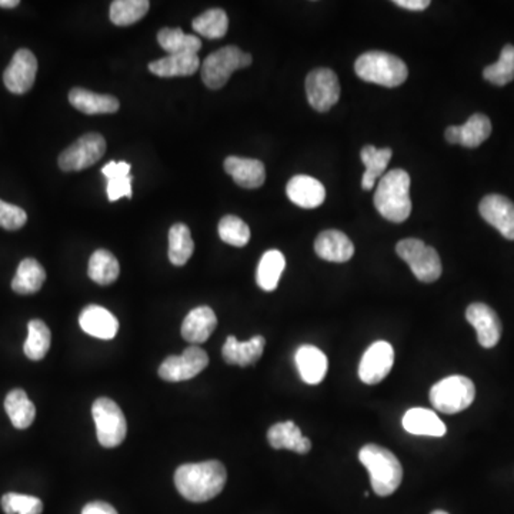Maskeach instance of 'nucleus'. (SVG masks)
<instances>
[{"label":"nucleus","mask_w":514,"mask_h":514,"mask_svg":"<svg viewBox=\"0 0 514 514\" xmlns=\"http://www.w3.org/2000/svg\"><path fill=\"white\" fill-rule=\"evenodd\" d=\"M228 482L225 466L218 460L180 466L175 473L177 492L193 503L212 500Z\"/></svg>","instance_id":"f257e3e1"},{"label":"nucleus","mask_w":514,"mask_h":514,"mask_svg":"<svg viewBox=\"0 0 514 514\" xmlns=\"http://www.w3.org/2000/svg\"><path fill=\"white\" fill-rule=\"evenodd\" d=\"M375 208L386 220L402 223L412 213L411 177L403 169H393L379 180Z\"/></svg>","instance_id":"f03ea898"},{"label":"nucleus","mask_w":514,"mask_h":514,"mask_svg":"<svg viewBox=\"0 0 514 514\" xmlns=\"http://www.w3.org/2000/svg\"><path fill=\"white\" fill-rule=\"evenodd\" d=\"M359 460L370 475L373 492L381 498L393 495L403 480V467L391 450L366 444L359 452Z\"/></svg>","instance_id":"7ed1b4c3"},{"label":"nucleus","mask_w":514,"mask_h":514,"mask_svg":"<svg viewBox=\"0 0 514 514\" xmlns=\"http://www.w3.org/2000/svg\"><path fill=\"white\" fill-rule=\"evenodd\" d=\"M356 75L361 80L384 86L397 88L406 81L409 70L406 63L397 56L380 50H371L361 55L355 63Z\"/></svg>","instance_id":"20e7f679"},{"label":"nucleus","mask_w":514,"mask_h":514,"mask_svg":"<svg viewBox=\"0 0 514 514\" xmlns=\"http://www.w3.org/2000/svg\"><path fill=\"white\" fill-rule=\"evenodd\" d=\"M252 56L236 46H226L210 53L202 63V80L209 89L218 91L230 79L231 73L252 65Z\"/></svg>","instance_id":"39448f33"},{"label":"nucleus","mask_w":514,"mask_h":514,"mask_svg":"<svg viewBox=\"0 0 514 514\" xmlns=\"http://www.w3.org/2000/svg\"><path fill=\"white\" fill-rule=\"evenodd\" d=\"M475 383L465 376H450L430 389V403L437 412L455 414L475 402Z\"/></svg>","instance_id":"423d86ee"},{"label":"nucleus","mask_w":514,"mask_h":514,"mask_svg":"<svg viewBox=\"0 0 514 514\" xmlns=\"http://www.w3.org/2000/svg\"><path fill=\"white\" fill-rule=\"evenodd\" d=\"M396 252L403 259L414 276L423 284H434L442 276V261L436 249L430 248L419 239L399 241Z\"/></svg>","instance_id":"0eeeda50"},{"label":"nucleus","mask_w":514,"mask_h":514,"mask_svg":"<svg viewBox=\"0 0 514 514\" xmlns=\"http://www.w3.org/2000/svg\"><path fill=\"white\" fill-rule=\"evenodd\" d=\"M91 413L95 419L96 434L102 446L112 449L124 442L127 434L126 419L116 402L108 397H101L93 403Z\"/></svg>","instance_id":"6e6552de"},{"label":"nucleus","mask_w":514,"mask_h":514,"mask_svg":"<svg viewBox=\"0 0 514 514\" xmlns=\"http://www.w3.org/2000/svg\"><path fill=\"white\" fill-rule=\"evenodd\" d=\"M104 152H106L104 137L91 132L76 140L72 146L63 150L59 156V167L63 172L88 169L103 157Z\"/></svg>","instance_id":"1a4fd4ad"},{"label":"nucleus","mask_w":514,"mask_h":514,"mask_svg":"<svg viewBox=\"0 0 514 514\" xmlns=\"http://www.w3.org/2000/svg\"><path fill=\"white\" fill-rule=\"evenodd\" d=\"M209 365L208 353L198 346L186 348L182 356H170L163 361L159 369V376L163 380L177 381L190 380L202 373Z\"/></svg>","instance_id":"9d476101"},{"label":"nucleus","mask_w":514,"mask_h":514,"mask_svg":"<svg viewBox=\"0 0 514 514\" xmlns=\"http://www.w3.org/2000/svg\"><path fill=\"white\" fill-rule=\"evenodd\" d=\"M306 95L315 111H330L340 98V83L336 73L326 68L310 72L306 78Z\"/></svg>","instance_id":"9b49d317"},{"label":"nucleus","mask_w":514,"mask_h":514,"mask_svg":"<svg viewBox=\"0 0 514 514\" xmlns=\"http://www.w3.org/2000/svg\"><path fill=\"white\" fill-rule=\"evenodd\" d=\"M393 346L388 342H376L366 350L359 365V378L366 384H378L388 378L393 368Z\"/></svg>","instance_id":"f8f14e48"},{"label":"nucleus","mask_w":514,"mask_h":514,"mask_svg":"<svg viewBox=\"0 0 514 514\" xmlns=\"http://www.w3.org/2000/svg\"><path fill=\"white\" fill-rule=\"evenodd\" d=\"M37 73V56L30 50L19 49L4 73L5 86L15 95H25L32 89Z\"/></svg>","instance_id":"ddd939ff"},{"label":"nucleus","mask_w":514,"mask_h":514,"mask_svg":"<svg viewBox=\"0 0 514 514\" xmlns=\"http://www.w3.org/2000/svg\"><path fill=\"white\" fill-rule=\"evenodd\" d=\"M466 319L477 333V340L485 348H492L498 345L501 337V322L498 313L485 303H473L466 310Z\"/></svg>","instance_id":"4468645a"},{"label":"nucleus","mask_w":514,"mask_h":514,"mask_svg":"<svg viewBox=\"0 0 514 514\" xmlns=\"http://www.w3.org/2000/svg\"><path fill=\"white\" fill-rule=\"evenodd\" d=\"M478 212L503 238L514 241V203L501 195H488L478 205Z\"/></svg>","instance_id":"2eb2a0df"},{"label":"nucleus","mask_w":514,"mask_h":514,"mask_svg":"<svg viewBox=\"0 0 514 514\" xmlns=\"http://www.w3.org/2000/svg\"><path fill=\"white\" fill-rule=\"evenodd\" d=\"M490 134H492V122L482 113L473 114L463 126H449L444 132V137L449 144L462 145L469 149L480 146Z\"/></svg>","instance_id":"dca6fc26"},{"label":"nucleus","mask_w":514,"mask_h":514,"mask_svg":"<svg viewBox=\"0 0 514 514\" xmlns=\"http://www.w3.org/2000/svg\"><path fill=\"white\" fill-rule=\"evenodd\" d=\"M81 330L102 340H111L118 335L119 322L116 317L104 307L91 305L81 310L79 316Z\"/></svg>","instance_id":"f3484780"},{"label":"nucleus","mask_w":514,"mask_h":514,"mask_svg":"<svg viewBox=\"0 0 514 514\" xmlns=\"http://www.w3.org/2000/svg\"><path fill=\"white\" fill-rule=\"evenodd\" d=\"M315 251L323 261L345 263L355 254V244L342 231L326 230L317 236Z\"/></svg>","instance_id":"a211bd4d"},{"label":"nucleus","mask_w":514,"mask_h":514,"mask_svg":"<svg viewBox=\"0 0 514 514\" xmlns=\"http://www.w3.org/2000/svg\"><path fill=\"white\" fill-rule=\"evenodd\" d=\"M287 196L294 205L303 209H316L326 198L325 186L312 177L297 175L287 183Z\"/></svg>","instance_id":"6ab92c4d"},{"label":"nucleus","mask_w":514,"mask_h":514,"mask_svg":"<svg viewBox=\"0 0 514 514\" xmlns=\"http://www.w3.org/2000/svg\"><path fill=\"white\" fill-rule=\"evenodd\" d=\"M264 340L263 336H254L248 342H239L235 336H229L225 345L221 348V356L225 359L228 365L246 366L254 365L263 355Z\"/></svg>","instance_id":"aec40b11"},{"label":"nucleus","mask_w":514,"mask_h":514,"mask_svg":"<svg viewBox=\"0 0 514 514\" xmlns=\"http://www.w3.org/2000/svg\"><path fill=\"white\" fill-rule=\"evenodd\" d=\"M218 326V317L209 306H198L186 316L182 325V336L186 342L193 345L205 343Z\"/></svg>","instance_id":"412c9836"},{"label":"nucleus","mask_w":514,"mask_h":514,"mask_svg":"<svg viewBox=\"0 0 514 514\" xmlns=\"http://www.w3.org/2000/svg\"><path fill=\"white\" fill-rule=\"evenodd\" d=\"M225 170L233 177L236 185L244 189H257L266 180V169L261 160L229 156L225 160Z\"/></svg>","instance_id":"4be33fe9"},{"label":"nucleus","mask_w":514,"mask_h":514,"mask_svg":"<svg viewBox=\"0 0 514 514\" xmlns=\"http://www.w3.org/2000/svg\"><path fill=\"white\" fill-rule=\"evenodd\" d=\"M294 361L300 378L305 383L319 384L326 378L329 363L320 348L312 345L300 346L294 356Z\"/></svg>","instance_id":"5701e85b"},{"label":"nucleus","mask_w":514,"mask_h":514,"mask_svg":"<svg viewBox=\"0 0 514 514\" xmlns=\"http://www.w3.org/2000/svg\"><path fill=\"white\" fill-rule=\"evenodd\" d=\"M267 440L276 450H292V452L306 455L312 449V442L303 436L299 427L294 422H284L272 426L267 432Z\"/></svg>","instance_id":"b1692460"},{"label":"nucleus","mask_w":514,"mask_h":514,"mask_svg":"<svg viewBox=\"0 0 514 514\" xmlns=\"http://www.w3.org/2000/svg\"><path fill=\"white\" fill-rule=\"evenodd\" d=\"M73 108L86 114H109L119 111L118 99L111 95H98L86 89L75 88L69 93Z\"/></svg>","instance_id":"393cba45"},{"label":"nucleus","mask_w":514,"mask_h":514,"mask_svg":"<svg viewBox=\"0 0 514 514\" xmlns=\"http://www.w3.org/2000/svg\"><path fill=\"white\" fill-rule=\"evenodd\" d=\"M404 430L417 436L442 437L446 434V426L434 411L416 407L407 412L403 417Z\"/></svg>","instance_id":"a878e982"},{"label":"nucleus","mask_w":514,"mask_h":514,"mask_svg":"<svg viewBox=\"0 0 514 514\" xmlns=\"http://www.w3.org/2000/svg\"><path fill=\"white\" fill-rule=\"evenodd\" d=\"M202 63L198 55H167L166 58L150 63L149 70L159 78L192 76Z\"/></svg>","instance_id":"bb28decb"},{"label":"nucleus","mask_w":514,"mask_h":514,"mask_svg":"<svg viewBox=\"0 0 514 514\" xmlns=\"http://www.w3.org/2000/svg\"><path fill=\"white\" fill-rule=\"evenodd\" d=\"M360 157L366 167L365 175L361 177V187L363 190H371L388 169L391 149H378L369 145L361 149Z\"/></svg>","instance_id":"cd10ccee"},{"label":"nucleus","mask_w":514,"mask_h":514,"mask_svg":"<svg viewBox=\"0 0 514 514\" xmlns=\"http://www.w3.org/2000/svg\"><path fill=\"white\" fill-rule=\"evenodd\" d=\"M46 280V272L42 264L27 257L25 261L20 262L17 267L16 274L12 280V289L17 294H37L42 289Z\"/></svg>","instance_id":"c85d7f7f"},{"label":"nucleus","mask_w":514,"mask_h":514,"mask_svg":"<svg viewBox=\"0 0 514 514\" xmlns=\"http://www.w3.org/2000/svg\"><path fill=\"white\" fill-rule=\"evenodd\" d=\"M5 411L12 424L19 430L30 427L37 417V407L29 401L27 391L22 389H15L7 394Z\"/></svg>","instance_id":"c756f323"},{"label":"nucleus","mask_w":514,"mask_h":514,"mask_svg":"<svg viewBox=\"0 0 514 514\" xmlns=\"http://www.w3.org/2000/svg\"><path fill=\"white\" fill-rule=\"evenodd\" d=\"M108 179V198L111 202L119 198H132L131 165L126 162H109L102 169Z\"/></svg>","instance_id":"7c9ffc66"},{"label":"nucleus","mask_w":514,"mask_h":514,"mask_svg":"<svg viewBox=\"0 0 514 514\" xmlns=\"http://www.w3.org/2000/svg\"><path fill=\"white\" fill-rule=\"evenodd\" d=\"M284 267H286V259L282 252L267 251L257 266L256 280L259 287L264 292L276 290Z\"/></svg>","instance_id":"2f4dec72"},{"label":"nucleus","mask_w":514,"mask_h":514,"mask_svg":"<svg viewBox=\"0 0 514 514\" xmlns=\"http://www.w3.org/2000/svg\"><path fill=\"white\" fill-rule=\"evenodd\" d=\"M121 273V266L113 254L104 249H99L91 254L89 261L88 274L93 282L102 286L114 284Z\"/></svg>","instance_id":"473e14b6"},{"label":"nucleus","mask_w":514,"mask_h":514,"mask_svg":"<svg viewBox=\"0 0 514 514\" xmlns=\"http://www.w3.org/2000/svg\"><path fill=\"white\" fill-rule=\"evenodd\" d=\"M157 40L169 55H198L202 40L193 35H186L182 29L165 27L157 33Z\"/></svg>","instance_id":"72a5a7b5"},{"label":"nucleus","mask_w":514,"mask_h":514,"mask_svg":"<svg viewBox=\"0 0 514 514\" xmlns=\"http://www.w3.org/2000/svg\"><path fill=\"white\" fill-rule=\"evenodd\" d=\"M195 252L190 229L185 223H177L169 230V261L175 266H183L189 262Z\"/></svg>","instance_id":"f704fd0d"},{"label":"nucleus","mask_w":514,"mask_h":514,"mask_svg":"<svg viewBox=\"0 0 514 514\" xmlns=\"http://www.w3.org/2000/svg\"><path fill=\"white\" fill-rule=\"evenodd\" d=\"M27 330H29V335H27L25 348H23L25 355L33 361L42 360L49 352L52 333L46 323L39 319L30 320Z\"/></svg>","instance_id":"c9c22d12"},{"label":"nucleus","mask_w":514,"mask_h":514,"mask_svg":"<svg viewBox=\"0 0 514 514\" xmlns=\"http://www.w3.org/2000/svg\"><path fill=\"white\" fill-rule=\"evenodd\" d=\"M192 27L206 39H221L228 33L229 17L223 9L206 10L193 20Z\"/></svg>","instance_id":"e433bc0d"},{"label":"nucleus","mask_w":514,"mask_h":514,"mask_svg":"<svg viewBox=\"0 0 514 514\" xmlns=\"http://www.w3.org/2000/svg\"><path fill=\"white\" fill-rule=\"evenodd\" d=\"M147 0H116L111 5V20L116 27H131L149 12Z\"/></svg>","instance_id":"4c0bfd02"},{"label":"nucleus","mask_w":514,"mask_h":514,"mask_svg":"<svg viewBox=\"0 0 514 514\" xmlns=\"http://www.w3.org/2000/svg\"><path fill=\"white\" fill-rule=\"evenodd\" d=\"M483 78L496 86H505L514 79V46L506 45L501 49L498 62L483 70Z\"/></svg>","instance_id":"58836bf2"},{"label":"nucleus","mask_w":514,"mask_h":514,"mask_svg":"<svg viewBox=\"0 0 514 514\" xmlns=\"http://www.w3.org/2000/svg\"><path fill=\"white\" fill-rule=\"evenodd\" d=\"M219 236L230 246L243 248L251 241V229L238 216L228 215L219 223Z\"/></svg>","instance_id":"ea45409f"},{"label":"nucleus","mask_w":514,"mask_h":514,"mask_svg":"<svg viewBox=\"0 0 514 514\" xmlns=\"http://www.w3.org/2000/svg\"><path fill=\"white\" fill-rule=\"evenodd\" d=\"M2 509L6 514H42L43 503L33 496L7 493L2 498Z\"/></svg>","instance_id":"a19ab883"},{"label":"nucleus","mask_w":514,"mask_h":514,"mask_svg":"<svg viewBox=\"0 0 514 514\" xmlns=\"http://www.w3.org/2000/svg\"><path fill=\"white\" fill-rule=\"evenodd\" d=\"M27 215L19 206L0 200V228L6 230H19L27 225Z\"/></svg>","instance_id":"79ce46f5"},{"label":"nucleus","mask_w":514,"mask_h":514,"mask_svg":"<svg viewBox=\"0 0 514 514\" xmlns=\"http://www.w3.org/2000/svg\"><path fill=\"white\" fill-rule=\"evenodd\" d=\"M81 514H118V511L106 501H91L83 508Z\"/></svg>","instance_id":"37998d69"},{"label":"nucleus","mask_w":514,"mask_h":514,"mask_svg":"<svg viewBox=\"0 0 514 514\" xmlns=\"http://www.w3.org/2000/svg\"><path fill=\"white\" fill-rule=\"evenodd\" d=\"M394 5L402 7V9L413 10V12H422L430 6L429 0H394Z\"/></svg>","instance_id":"c03bdc74"},{"label":"nucleus","mask_w":514,"mask_h":514,"mask_svg":"<svg viewBox=\"0 0 514 514\" xmlns=\"http://www.w3.org/2000/svg\"><path fill=\"white\" fill-rule=\"evenodd\" d=\"M19 0H0V7H5V9H14V7L19 6Z\"/></svg>","instance_id":"a18cd8bd"},{"label":"nucleus","mask_w":514,"mask_h":514,"mask_svg":"<svg viewBox=\"0 0 514 514\" xmlns=\"http://www.w3.org/2000/svg\"><path fill=\"white\" fill-rule=\"evenodd\" d=\"M432 514H449V513H446V511H443V510H434V513Z\"/></svg>","instance_id":"49530a36"}]
</instances>
